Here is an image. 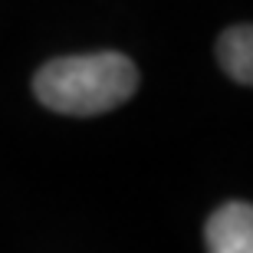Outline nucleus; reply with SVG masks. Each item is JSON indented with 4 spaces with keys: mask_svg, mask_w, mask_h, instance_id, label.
Returning <instances> with one entry per match:
<instances>
[{
    "mask_svg": "<svg viewBox=\"0 0 253 253\" xmlns=\"http://www.w3.org/2000/svg\"><path fill=\"white\" fill-rule=\"evenodd\" d=\"M138 89V69L122 53L53 59L33 76V92L46 109L63 115H99L128 102Z\"/></svg>",
    "mask_w": 253,
    "mask_h": 253,
    "instance_id": "nucleus-1",
    "label": "nucleus"
},
{
    "mask_svg": "<svg viewBox=\"0 0 253 253\" xmlns=\"http://www.w3.org/2000/svg\"><path fill=\"white\" fill-rule=\"evenodd\" d=\"M207 253H253V211L247 201H230L207 217Z\"/></svg>",
    "mask_w": 253,
    "mask_h": 253,
    "instance_id": "nucleus-2",
    "label": "nucleus"
},
{
    "mask_svg": "<svg viewBox=\"0 0 253 253\" xmlns=\"http://www.w3.org/2000/svg\"><path fill=\"white\" fill-rule=\"evenodd\" d=\"M217 59L227 69V76L240 85L253 83V30L250 23H237L224 30V37L217 40Z\"/></svg>",
    "mask_w": 253,
    "mask_h": 253,
    "instance_id": "nucleus-3",
    "label": "nucleus"
}]
</instances>
